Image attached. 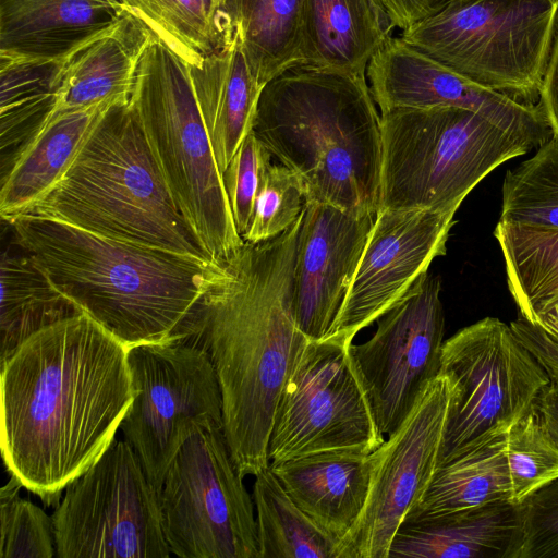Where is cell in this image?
Wrapping results in <instances>:
<instances>
[{
  "instance_id": "35",
  "label": "cell",
  "mask_w": 558,
  "mask_h": 558,
  "mask_svg": "<svg viewBox=\"0 0 558 558\" xmlns=\"http://www.w3.org/2000/svg\"><path fill=\"white\" fill-rule=\"evenodd\" d=\"M23 484L14 476L0 489V557L56 556L52 517L20 496Z\"/></svg>"
},
{
  "instance_id": "36",
  "label": "cell",
  "mask_w": 558,
  "mask_h": 558,
  "mask_svg": "<svg viewBox=\"0 0 558 558\" xmlns=\"http://www.w3.org/2000/svg\"><path fill=\"white\" fill-rule=\"evenodd\" d=\"M304 204L298 177L281 163H271L257 192L244 242L257 244L286 232L302 215Z\"/></svg>"
},
{
  "instance_id": "1",
  "label": "cell",
  "mask_w": 558,
  "mask_h": 558,
  "mask_svg": "<svg viewBox=\"0 0 558 558\" xmlns=\"http://www.w3.org/2000/svg\"><path fill=\"white\" fill-rule=\"evenodd\" d=\"M128 353L82 313L37 331L0 365L3 463L46 506L116 439L135 398Z\"/></svg>"
},
{
  "instance_id": "42",
  "label": "cell",
  "mask_w": 558,
  "mask_h": 558,
  "mask_svg": "<svg viewBox=\"0 0 558 558\" xmlns=\"http://www.w3.org/2000/svg\"><path fill=\"white\" fill-rule=\"evenodd\" d=\"M526 319L558 339V293L537 306Z\"/></svg>"
},
{
  "instance_id": "20",
  "label": "cell",
  "mask_w": 558,
  "mask_h": 558,
  "mask_svg": "<svg viewBox=\"0 0 558 558\" xmlns=\"http://www.w3.org/2000/svg\"><path fill=\"white\" fill-rule=\"evenodd\" d=\"M126 12L118 0H0V61H54Z\"/></svg>"
},
{
  "instance_id": "12",
  "label": "cell",
  "mask_w": 558,
  "mask_h": 558,
  "mask_svg": "<svg viewBox=\"0 0 558 558\" xmlns=\"http://www.w3.org/2000/svg\"><path fill=\"white\" fill-rule=\"evenodd\" d=\"M58 558H168L159 493L131 446L114 439L68 484L52 514Z\"/></svg>"
},
{
  "instance_id": "14",
  "label": "cell",
  "mask_w": 558,
  "mask_h": 558,
  "mask_svg": "<svg viewBox=\"0 0 558 558\" xmlns=\"http://www.w3.org/2000/svg\"><path fill=\"white\" fill-rule=\"evenodd\" d=\"M451 400L438 374L403 421L373 452L371 485L357 522L338 545V558H388L393 536L421 501L440 463Z\"/></svg>"
},
{
  "instance_id": "15",
  "label": "cell",
  "mask_w": 558,
  "mask_h": 558,
  "mask_svg": "<svg viewBox=\"0 0 558 558\" xmlns=\"http://www.w3.org/2000/svg\"><path fill=\"white\" fill-rule=\"evenodd\" d=\"M438 276L423 274L377 322L374 335L352 353L380 432L408 415L422 389L440 371L445 315Z\"/></svg>"
},
{
  "instance_id": "39",
  "label": "cell",
  "mask_w": 558,
  "mask_h": 558,
  "mask_svg": "<svg viewBox=\"0 0 558 558\" xmlns=\"http://www.w3.org/2000/svg\"><path fill=\"white\" fill-rule=\"evenodd\" d=\"M551 132L558 134V23L537 101Z\"/></svg>"
},
{
  "instance_id": "17",
  "label": "cell",
  "mask_w": 558,
  "mask_h": 558,
  "mask_svg": "<svg viewBox=\"0 0 558 558\" xmlns=\"http://www.w3.org/2000/svg\"><path fill=\"white\" fill-rule=\"evenodd\" d=\"M380 113L395 109L459 107L541 146L553 132L537 104L485 87L432 59L401 37L389 38L366 69Z\"/></svg>"
},
{
  "instance_id": "28",
  "label": "cell",
  "mask_w": 558,
  "mask_h": 558,
  "mask_svg": "<svg viewBox=\"0 0 558 558\" xmlns=\"http://www.w3.org/2000/svg\"><path fill=\"white\" fill-rule=\"evenodd\" d=\"M184 60L198 65L236 36L231 0H118Z\"/></svg>"
},
{
  "instance_id": "7",
  "label": "cell",
  "mask_w": 558,
  "mask_h": 558,
  "mask_svg": "<svg viewBox=\"0 0 558 558\" xmlns=\"http://www.w3.org/2000/svg\"><path fill=\"white\" fill-rule=\"evenodd\" d=\"M379 209L454 215L469 193L505 161L535 148L527 140L459 107L380 114Z\"/></svg>"
},
{
  "instance_id": "40",
  "label": "cell",
  "mask_w": 558,
  "mask_h": 558,
  "mask_svg": "<svg viewBox=\"0 0 558 558\" xmlns=\"http://www.w3.org/2000/svg\"><path fill=\"white\" fill-rule=\"evenodd\" d=\"M385 2L396 27L401 31L435 13L445 4L441 0H385Z\"/></svg>"
},
{
  "instance_id": "27",
  "label": "cell",
  "mask_w": 558,
  "mask_h": 558,
  "mask_svg": "<svg viewBox=\"0 0 558 558\" xmlns=\"http://www.w3.org/2000/svg\"><path fill=\"white\" fill-rule=\"evenodd\" d=\"M499 501H512L506 436L440 464L426 493L404 522Z\"/></svg>"
},
{
  "instance_id": "43",
  "label": "cell",
  "mask_w": 558,
  "mask_h": 558,
  "mask_svg": "<svg viewBox=\"0 0 558 558\" xmlns=\"http://www.w3.org/2000/svg\"><path fill=\"white\" fill-rule=\"evenodd\" d=\"M445 4L446 3H453V2H465V1H470V0H441Z\"/></svg>"
},
{
  "instance_id": "24",
  "label": "cell",
  "mask_w": 558,
  "mask_h": 558,
  "mask_svg": "<svg viewBox=\"0 0 558 558\" xmlns=\"http://www.w3.org/2000/svg\"><path fill=\"white\" fill-rule=\"evenodd\" d=\"M519 530L518 504H486L402 523L388 558H513Z\"/></svg>"
},
{
  "instance_id": "29",
  "label": "cell",
  "mask_w": 558,
  "mask_h": 558,
  "mask_svg": "<svg viewBox=\"0 0 558 558\" xmlns=\"http://www.w3.org/2000/svg\"><path fill=\"white\" fill-rule=\"evenodd\" d=\"M231 5L243 52L262 88L302 65L303 0H231Z\"/></svg>"
},
{
  "instance_id": "4",
  "label": "cell",
  "mask_w": 558,
  "mask_h": 558,
  "mask_svg": "<svg viewBox=\"0 0 558 558\" xmlns=\"http://www.w3.org/2000/svg\"><path fill=\"white\" fill-rule=\"evenodd\" d=\"M252 131L298 177L305 202L376 216L381 121L366 74L289 69L262 89Z\"/></svg>"
},
{
  "instance_id": "34",
  "label": "cell",
  "mask_w": 558,
  "mask_h": 558,
  "mask_svg": "<svg viewBox=\"0 0 558 558\" xmlns=\"http://www.w3.org/2000/svg\"><path fill=\"white\" fill-rule=\"evenodd\" d=\"M506 457L514 504L558 477V447L534 409L507 433Z\"/></svg>"
},
{
  "instance_id": "22",
  "label": "cell",
  "mask_w": 558,
  "mask_h": 558,
  "mask_svg": "<svg viewBox=\"0 0 558 558\" xmlns=\"http://www.w3.org/2000/svg\"><path fill=\"white\" fill-rule=\"evenodd\" d=\"M395 27L385 0H303L301 66L366 74Z\"/></svg>"
},
{
  "instance_id": "33",
  "label": "cell",
  "mask_w": 558,
  "mask_h": 558,
  "mask_svg": "<svg viewBox=\"0 0 558 558\" xmlns=\"http://www.w3.org/2000/svg\"><path fill=\"white\" fill-rule=\"evenodd\" d=\"M499 221L558 229V134L506 172Z\"/></svg>"
},
{
  "instance_id": "38",
  "label": "cell",
  "mask_w": 558,
  "mask_h": 558,
  "mask_svg": "<svg viewBox=\"0 0 558 558\" xmlns=\"http://www.w3.org/2000/svg\"><path fill=\"white\" fill-rule=\"evenodd\" d=\"M520 530L513 558H558V477L518 504Z\"/></svg>"
},
{
  "instance_id": "16",
  "label": "cell",
  "mask_w": 558,
  "mask_h": 558,
  "mask_svg": "<svg viewBox=\"0 0 558 558\" xmlns=\"http://www.w3.org/2000/svg\"><path fill=\"white\" fill-rule=\"evenodd\" d=\"M454 215L379 209L330 335L354 340L446 254Z\"/></svg>"
},
{
  "instance_id": "10",
  "label": "cell",
  "mask_w": 558,
  "mask_h": 558,
  "mask_svg": "<svg viewBox=\"0 0 558 558\" xmlns=\"http://www.w3.org/2000/svg\"><path fill=\"white\" fill-rule=\"evenodd\" d=\"M223 425L196 423L169 464L159 492L163 532L181 558H259L256 513Z\"/></svg>"
},
{
  "instance_id": "26",
  "label": "cell",
  "mask_w": 558,
  "mask_h": 558,
  "mask_svg": "<svg viewBox=\"0 0 558 558\" xmlns=\"http://www.w3.org/2000/svg\"><path fill=\"white\" fill-rule=\"evenodd\" d=\"M0 283V365L37 331L83 313L24 250L2 254Z\"/></svg>"
},
{
  "instance_id": "6",
  "label": "cell",
  "mask_w": 558,
  "mask_h": 558,
  "mask_svg": "<svg viewBox=\"0 0 558 558\" xmlns=\"http://www.w3.org/2000/svg\"><path fill=\"white\" fill-rule=\"evenodd\" d=\"M177 206L209 256L244 244L193 90L189 64L156 35L143 51L129 98Z\"/></svg>"
},
{
  "instance_id": "19",
  "label": "cell",
  "mask_w": 558,
  "mask_h": 558,
  "mask_svg": "<svg viewBox=\"0 0 558 558\" xmlns=\"http://www.w3.org/2000/svg\"><path fill=\"white\" fill-rule=\"evenodd\" d=\"M154 37L140 19L126 12L59 59L54 105L40 128L69 111L129 99L140 58Z\"/></svg>"
},
{
  "instance_id": "23",
  "label": "cell",
  "mask_w": 558,
  "mask_h": 558,
  "mask_svg": "<svg viewBox=\"0 0 558 558\" xmlns=\"http://www.w3.org/2000/svg\"><path fill=\"white\" fill-rule=\"evenodd\" d=\"M124 100V99H120ZM110 100L62 113L44 124L2 177L0 215L9 223L28 213L65 175Z\"/></svg>"
},
{
  "instance_id": "21",
  "label": "cell",
  "mask_w": 558,
  "mask_h": 558,
  "mask_svg": "<svg viewBox=\"0 0 558 558\" xmlns=\"http://www.w3.org/2000/svg\"><path fill=\"white\" fill-rule=\"evenodd\" d=\"M269 466L293 501L339 545L365 507L371 485L369 453L330 450Z\"/></svg>"
},
{
  "instance_id": "9",
  "label": "cell",
  "mask_w": 558,
  "mask_h": 558,
  "mask_svg": "<svg viewBox=\"0 0 558 558\" xmlns=\"http://www.w3.org/2000/svg\"><path fill=\"white\" fill-rule=\"evenodd\" d=\"M439 373L451 386L439 465L506 436L551 381L510 324L496 317L446 340Z\"/></svg>"
},
{
  "instance_id": "25",
  "label": "cell",
  "mask_w": 558,
  "mask_h": 558,
  "mask_svg": "<svg viewBox=\"0 0 558 558\" xmlns=\"http://www.w3.org/2000/svg\"><path fill=\"white\" fill-rule=\"evenodd\" d=\"M191 82L220 172L253 129L262 87L254 78L239 34L225 48L189 66Z\"/></svg>"
},
{
  "instance_id": "32",
  "label": "cell",
  "mask_w": 558,
  "mask_h": 558,
  "mask_svg": "<svg viewBox=\"0 0 558 558\" xmlns=\"http://www.w3.org/2000/svg\"><path fill=\"white\" fill-rule=\"evenodd\" d=\"M58 70L59 60L0 61L2 154H16L52 110Z\"/></svg>"
},
{
  "instance_id": "13",
  "label": "cell",
  "mask_w": 558,
  "mask_h": 558,
  "mask_svg": "<svg viewBox=\"0 0 558 558\" xmlns=\"http://www.w3.org/2000/svg\"><path fill=\"white\" fill-rule=\"evenodd\" d=\"M135 398L120 429L158 490L189 430L222 423V397L207 351L190 338L129 349Z\"/></svg>"
},
{
  "instance_id": "5",
  "label": "cell",
  "mask_w": 558,
  "mask_h": 558,
  "mask_svg": "<svg viewBox=\"0 0 558 558\" xmlns=\"http://www.w3.org/2000/svg\"><path fill=\"white\" fill-rule=\"evenodd\" d=\"M28 213L213 259L173 201L129 99L106 110L65 175Z\"/></svg>"
},
{
  "instance_id": "2",
  "label": "cell",
  "mask_w": 558,
  "mask_h": 558,
  "mask_svg": "<svg viewBox=\"0 0 558 558\" xmlns=\"http://www.w3.org/2000/svg\"><path fill=\"white\" fill-rule=\"evenodd\" d=\"M301 219L274 239L245 243L222 262L187 337L207 351L215 367L225 437L243 477L269 465L279 397L308 339L292 306Z\"/></svg>"
},
{
  "instance_id": "31",
  "label": "cell",
  "mask_w": 558,
  "mask_h": 558,
  "mask_svg": "<svg viewBox=\"0 0 558 558\" xmlns=\"http://www.w3.org/2000/svg\"><path fill=\"white\" fill-rule=\"evenodd\" d=\"M494 236L519 315L529 318L558 293V229L498 221Z\"/></svg>"
},
{
  "instance_id": "8",
  "label": "cell",
  "mask_w": 558,
  "mask_h": 558,
  "mask_svg": "<svg viewBox=\"0 0 558 558\" xmlns=\"http://www.w3.org/2000/svg\"><path fill=\"white\" fill-rule=\"evenodd\" d=\"M558 23V0L444 4L401 38L450 70L524 104H537Z\"/></svg>"
},
{
  "instance_id": "41",
  "label": "cell",
  "mask_w": 558,
  "mask_h": 558,
  "mask_svg": "<svg viewBox=\"0 0 558 558\" xmlns=\"http://www.w3.org/2000/svg\"><path fill=\"white\" fill-rule=\"evenodd\" d=\"M534 411L541 425L558 447V381H551L538 396Z\"/></svg>"
},
{
  "instance_id": "37",
  "label": "cell",
  "mask_w": 558,
  "mask_h": 558,
  "mask_svg": "<svg viewBox=\"0 0 558 558\" xmlns=\"http://www.w3.org/2000/svg\"><path fill=\"white\" fill-rule=\"evenodd\" d=\"M270 161L271 155L251 131L222 172L234 223L242 238L248 229L257 192Z\"/></svg>"
},
{
  "instance_id": "30",
  "label": "cell",
  "mask_w": 558,
  "mask_h": 558,
  "mask_svg": "<svg viewBox=\"0 0 558 558\" xmlns=\"http://www.w3.org/2000/svg\"><path fill=\"white\" fill-rule=\"evenodd\" d=\"M254 477L259 558H338V543L293 501L269 465Z\"/></svg>"
},
{
  "instance_id": "3",
  "label": "cell",
  "mask_w": 558,
  "mask_h": 558,
  "mask_svg": "<svg viewBox=\"0 0 558 558\" xmlns=\"http://www.w3.org/2000/svg\"><path fill=\"white\" fill-rule=\"evenodd\" d=\"M10 225L52 283L129 349L190 337L198 306L222 271V262L35 214Z\"/></svg>"
},
{
  "instance_id": "11",
  "label": "cell",
  "mask_w": 558,
  "mask_h": 558,
  "mask_svg": "<svg viewBox=\"0 0 558 558\" xmlns=\"http://www.w3.org/2000/svg\"><path fill=\"white\" fill-rule=\"evenodd\" d=\"M352 344L339 335L307 339L279 397L269 463L330 450L371 453L385 440Z\"/></svg>"
},
{
  "instance_id": "18",
  "label": "cell",
  "mask_w": 558,
  "mask_h": 558,
  "mask_svg": "<svg viewBox=\"0 0 558 558\" xmlns=\"http://www.w3.org/2000/svg\"><path fill=\"white\" fill-rule=\"evenodd\" d=\"M375 216L305 202L294 262L292 306L302 332L330 336Z\"/></svg>"
}]
</instances>
